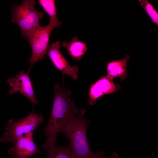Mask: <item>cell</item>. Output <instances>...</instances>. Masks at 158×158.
Masks as SVG:
<instances>
[{
    "label": "cell",
    "instance_id": "obj_1",
    "mask_svg": "<svg viewBox=\"0 0 158 158\" xmlns=\"http://www.w3.org/2000/svg\"><path fill=\"white\" fill-rule=\"evenodd\" d=\"M54 97L51 113L48 122L43 132L47 137L41 147L44 148L55 145L57 134L62 130L69 121L78 115L79 110L69 96L71 92L57 84L53 85Z\"/></svg>",
    "mask_w": 158,
    "mask_h": 158
},
{
    "label": "cell",
    "instance_id": "obj_2",
    "mask_svg": "<svg viewBox=\"0 0 158 158\" xmlns=\"http://www.w3.org/2000/svg\"><path fill=\"white\" fill-rule=\"evenodd\" d=\"M85 112V109H81L78 114L69 121L62 132L69 140V146L76 158H104L103 151L95 153L90 148L87 129L90 122L84 117Z\"/></svg>",
    "mask_w": 158,
    "mask_h": 158
},
{
    "label": "cell",
    "instance_id": "obj_3",
    "mask_svg": "<svg viewBox=\"0 0 158 158\" xmlns=\"http://www.w3.org/2000/svg\"><path fill=\"white\" fill-rule=\"evenodd\" d=\"M35 1L24 0L20 5L11 7L12 21L16 23L21 31V35L28 42L41 26L40 21L44 14L35 8Z\"/></svg>",
    "mask_w": 158,
    "mask_h": 158
},
{
    "label": "cell",
    "instance_id": "obj_4",
    "mask_svg": "<svg viewBox=\"0 0 158 158\" xmlns=\"http://www.w3.org/2000/svg\"><path fill=\"white\" fill-rule=\"evenodd\" d=\"M44 121L43 116L31 113L23 119L15 121L13 119L8 120L5 128L4 138L6 142H11L23 135L33 133L37 126Z\"/></svg>",
    "mask_w": 158,
    "mask_h": 158
},
{
    "label": "cell",
    "instance_id": "obj_5",
    "mask_svg": "<svg viewBox=\"0 0 158 158\" xmlns=\"http://www.w3.org/2000/svg\"><path fill=\"white\" fill-rule=\"evenodd\" d=\"M54 28L49 24L39 28L28 42L32 48V54L28 60L31 65L26 73L28 74L33 65L38 61L43 60L47 54L51 33Z\"/></svg>",
    "mask_w": 158,
    "mask_h": 158
},
{
    "label": "cell",
    "instance_id": "obj_6",
    "mask_svg": "<svg viewBox=\"0 0 158 158\" xmlns=\"http://www.w3.org/2000/svg\"><path fill=\"white\" fill-rule=\"evenodd\" d=\"M7 82L11 87L8 91L9 94L19 92L27 97L32 106L37 104L38 102L35 96L32 83L28 74L23 71L18 72L14 77L8 79Z\"/></svg>",
    "mask_w": 158,
    "mask_h": 158
},
{
    "label": "cell",
    "instance_id": "obj_7",
    "mask_svg": "<svg viewBox=\"0 0 158 158\" xmlns=\"http://www.w3.org/2000/svg\"><path fill=\"white\" fill-rule=\"evenodd\" d=\"M60 43L59 41L49 47L47 56L55 66L61 72L71 77L73 80L78 78L77 73L79 68L76 65L70 66L60 51Z\"/></svg>",
    "mask_w": 158,
    "mask_h": 158
},
{
    "label": "cell",
    "instance_id": "obj_8",
    "mask_svg": "<svg viewBox=\"0 0 158 158\" xmlns=\"http://www.w3.org/2000/svg\"><path fill=\"white\" fill-rule=\"evenodd\" d=\"M33 133L22 136L12 143L13 146L8 152L14 158H28L32 155L42 153L35 144L33 138Z\"/></svg>",
    "mask_w": 158,
    "mask_h": 158
},
{
    "label": "cell",
    "instance_id": "obj_9",
    "mask_svg": "<svg viewBox=\"0 0 158 158\" xmlns=\"http://www.w3.org/2000/svg\"><path fill=\"white\" fill-rule=\"evenodd\" d=\"M121 85L115 84L113 80L106 76H102L95 83L90 85L88 104H95L97 100L102 96L119 91Z\"/></svg>",
    "mask_w": 158,
    "mask_h": 158
},
{
    "label": "cell",
    "instance_id": "obj_10",
    "mask_svg": "<svg viewBox=\"0 0 158 158\" xmlns=\"http://www.w3.org/2000/svg\"><path fill=\"white\" fill-rule=\"evenodd\" d=\"M130 58L129 55H126L122 59L108 62L107 76L113 80L116 77H118L120 81L125 80L128 74L127 67Z\"/></svg>",
    "mask_w": 158,
    "mask_h": 158
},
{
    "label": "cell",
    "instance_id": "obj_11",
    "mask_svg": "<svg viewBox=\"0 0 158 158\" xmlns=\"http://www.w3.org/2000/svg\"><path fill=\"white\" fill-rule=\"evenodd\" d=\"M62 46L67 50L69 55L74 59L80 60L87 50V47L84 42L78 41L77 37H73L69 42H62Z\"/></svg>",
    "mask_w": 158,
    "mask_h": 158
},
{
    "label": "cell",
    "instance_id": "obj_12",
    "mask_svg": "<svg viewBox=\"0 0 158 158\" xmlns=\"http://www.w3.org/2000/svg\"><path fill=\"white\" fill-rule=\"evenodd\" d=\"M38 2L49 16V24L54 28L59 27L61 23L57 17L55 1L54 0H39Z\"/></svg>",
    "mask_w": 158,
    "mask_h": 158
},
{
    "label": "cell",
    "instance_id": "obj_13",
    "mask_svg": "<svg viewBox=\"0 0 158 158\" xmlns=\"http://www.w3.org/2000/svg\"><path fill=\"white\" fill-rule=\"evenodd\" d=\"M47 158H76L69 145L47 148Z\"/></svg>",
    "mask_w": 158,
    "mask_h": 158
},
{
    "label": "cell",
    "instance_id": "obj_14",
    "mask_svg": "<svg viewBox=\"0 0 158 158\" xmlns=\"http://www.w3.org/2000/svg\"><path fill=\"white\" fill-rule=\"evenodd\" d=\"M138 1L152 22L158 26V13L151 3L147 0H139Z\"/></svg>",
    "mask_w": 158,
    "mask_h": 158
},
{
    "label": "cell",
    "instance_id": "obj_15",
    "mask_svg": "<svg viewBox=\"0 0 158 158\" xmlns=\"http://www.w3.org/2000/svg\"><path fill=\"white\" fill-rule=\"evenodd\" d=\"M107 158H119L118 154L116 152H114L111 156Z\"/></svg>",
    "mask_w": 158,
    "mask_h": 158
},
{
    "label": "cell",
    "instance_id": "obj_16",
    "mask_svg": "<svg viewBox=\"0 0 158 158\" xmlns=\"http://www.w3.org/2000/svg\"><path fill=\"white\" fill-rule=\"evenodd\" d=\"M0 142H6L5 140L3 137L0 138Z\"/></svg>",
    "mask_w": 158,
    "mask_h": 158
}]
</instances>
